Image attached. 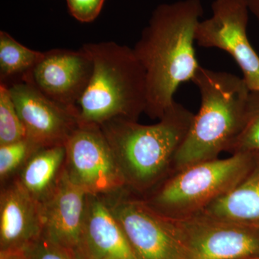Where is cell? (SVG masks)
<instances>
[{
    "instance_id": "6da1fadb",
    "label": "cell",
    "mask_w": 259,
    "mask_h": 259,
    "mask_svg": "<svg viewBox=\"0 0 259 259\" xmlns=\"http://www.w3.org/2000/svg\"><path fill=\"white\" fill-rule=\"evenodd\" d=\"M200 0H180L158 5L133 48L146 72L147 103L145 113L160 119L171 106L182 83L192 81L199 68L194 42Z\"/></svg>"
},
{
    "instance_id": "7a4b0ae2",
    "label": "cell",
    "mask_w": 259,
    "mask_h": 259,
    "mask_svg": "<svg viewBox=\"0 0 259 259\" xmlns=\"http://www.w3.org/2000/svg\"><path fill=\"white\" fill-rule=\"evenodd\" d=\"M192 81L200 93V108L175 155L172 172L231 153L259 110V93L236 75L200 66Z\"/></svg>"
},
{
    "instance_id": "3957f363",
    "label": "cell",
    "mask_w": 259,
    "mask_h": 259,
    "mask_svg": "<svg viewBox=\"0 0 259 259\" xmlns=\"http://www.w3.org/2000/svg\"><path fill=\"white\" fill-rule=\"evenodd\" d=\"M194 115L175 101L153 125L116 118L100 126L126 190L144 197L171 173L175 155L188 134Z\"/></svg>"
},
{
    "instance_id": "277c9868",
    "label": "cell",
    "mask_w": 259,
    "mask_h": 259,
    "mask_svg": "<svg viewBox=\"0 0 259 259\" xmlns=\"http://www.w3.org/2000/svg\"><path fill=\"white\" fill-rule=\"evenodd\" d=\"M93 71L78 102L79 125L100 126L112 119L138 121L147 103L146 72L133 48L114 41L82 46Z\"/></svg>"
},
{
    "instance_id": "5b68a950",
    "label": "cell",
    "mask_w": 259,
    "mask_h": 259,
    "mask_svg": "<svg viewBox=\"0 0 259 259\" xmlns=\"http://www.w3.org/2000/svg\"><path fill=\"white\" fill-rule=\"evenodd\" d=\"M255 156V151L238 152L231 157L194 163L171 172L141 197L163 217H190L236 187L253 166Z\"/></svg>"
},
{
    "instance_id": "8992f818",
    "label": "cell",
    "mask_w": 259,
    "mask_h": 259,
    "mask_svg": "<svg viewBox=\"0 0 259 259\" xmlns=\"http://www.w3.org/2000/svg\"><path fill=\"white\" fill-rule=\"evenodd\" d=\"M169 221L185 259H248L259 255V230L251 225L202 212Z\"/></svg>"
},
{
    "instance_id": "52a82bcc",
    "label": "cell",
    "mask_w": 259,
    "mask_h": 259,
    "mask_svg": "<svg viewBox=\"0 0 259 259\" xmlns=\"http://www.w3.org/2000/svg\"><path fill=\"white\" fill-rule=\"evenodd\" d=\"M139 259H185L168 218L124 189L103 196Z\"/></svg>"
},
{
    "instance_id": "ba28073f",
    "label": "cell",
    "mask_w": 259,
    "mask_h": 259,
    "mask_svg": "<svg viewBox=\"0 0 259 259\" xmlns=\"http://www.w3.org/2000/svg\"><path fill=\"white\" fill-rule=\"evenodd\" d=\"M65 146L66 176L83 192L108 196L125 189L115 156L100 126L79 125Z\"/></svg>"
},
{
    "instance_id": "9c48e42d",
    "label": "cell",
    "mask_w": 259,
    "mask_h": 259,
    "mask_svg": "<svg viewBox=\"0 0 259 259\" xmlns=\"http://www.w3.org/2000/svg\"><path fill=\"white\" fill-rule=\"evenodd\" d=\"M210 18L199 22L197 45L226 51L243 72L245 83L259 93V56L248 40V9L245 0H214Z\"/></svg>"
},
{
    "instance_id": "30bf717a",
    "label": "cell",
    "mask_w": 259,
    "mask_h": 259,
    "mask_svg": "<svg viewBox=\"0 0 259 259\" xmlns=\"http://www.w3.org/2000/svg\"><path fill=\"white\" fill-rule=\"evenodd\" d=\"M8 86L26 137L41 147L66 144L79 127L78 108L54 102L28 80H20Z\"/></svg>"
},
{
    "instance_id": "8fae6325",
    "label": "cell",
    "mask_w": 259,
    "mask_h": 259,
    "mask_svg": "<svg viewBox=\"0 0 259 259\" xmlns=\"http://www.w3.org/2000/svg\"><path fill=\"white\" fill-rule=\"evenodd\" d=\"M93 71V59L83 47L78 51L55 49L44 52L41 59L22 79L30 81L54 102L77 108Z\"/></svg>"
},
{
    "instance_id": "7c38bea8",
    "label": "cell",
    "mask_w": 259,
    "mask_h": 259,
    "mask_svg": "<svg viewBox=\"0 0 259 259\" xmlns=\"http://www.w3.org/2000/svg\"><path fill=\"white\" fill-rule=\"evenodd\" d=\"M87 193L64 171L55 193L41 204L42 236L78 259L81 250Z\"/></svg>"
},
{
    "instance_id": "4fadbf2b",
    "label": "cell",
    "mask_w": 259,
    "mask_h": 259,
    "mask_svg": "<svg viewBox=\"0 0 259 259\" xmlns=\"http://www.w3.org/2000/svg\"><path fill=\"white\" fill-rule=\"evenodd\" d=\"M78 259H139L103 196L87 194Z\"/></svg>"
},
{
    "instance_id": "5bb4252c",
    "label": "cell",
    "mask_w": 259,
    "mask_h": 259,
    "mask_svg": "<svg viewBox=\"0 0 259 259\" xmlns=\"http://www.w3.org/2000/svg\"><path fill=\"white\" fill-rule=\"evenodd\" d=\"M41 204L16 178L1 185L0 250L25 248L42 236Z\"/></svg>"
},
{
    "instance_id": "9a60e30c",
    "label": "cell",
    "mask_w": 259,
    "mask_h": 259,
    "mask_svg": "<svg viewBox=\"0 0 259 259\" xmlns=\"http://www.w3.org/2000/svg\"><path fill=\"white\" fill-rule=\"evenodd\" d=\"M66 146H47L37 150L15 178L30 196L42 204L55 193L66 164Z\"/></svg>"
},
{
    "instance_id": "2e32d148",
    "label": "cell",
    "mask_w": 259,
    "mask_h": 259,
    "mask_svg": "<svg viewBox=\"0 0 259 259\" xmlns=\"http://www.w3.org/2000/svg\"><path fill=\"white\" fill-rule=\"evenodd\" d=\"M255 152L254 163L243 180L201 212L251 226L259 223V158Z\"/></svg>"
},
{
    "instance_id": "e0dca14e",
    "label": "cell",
    "mask_w": 259,
    "mask_h": 259,
    "mask_svg": "<svg viewBox=\"0 0 259 259\" xmlns=\"http://www.w3.org/2000/svg\"><path fill=\"white\" fill-rule=\"evenodd\" d=\"M44 52L32 50L0 31V83L9 85L20 81L41 59Z\"/></svg>"
},
{
    "instance_id": "ac0fdd59",
    "label": "cell",
    "mask_w": 259,
    "mask_h": 259,
    "mask_svg": "<svg viewBox=\"0 0 259 259\" xmlns=\"http://www.w3.org/2000/svg\"><path fill=\"white\" fill-rule=\"evenodd\" d=\"M40 148L41 146L27 137L0 146L1 185L18 176L32 155Z\"/></svg>"
},
{
    "instance_id": "d6986e66",
    "label": "cell",
    "mask_w": 259,
    "mask_h": 259,
    "mask_svg": "<svg viewBox=\"0 0 259 259\" xmlns=\"http://www.w3.org/2000/svg\"><path fill=\"white\" fill-rule=\"evenodd\" d=\"M25 138V127L17 111L9 88L5 83H0V146Z\"/></svg>"
},
{
    "instance_id": "ffe728a7",
    "label": "cell",
    "mask_w": 259,
    "mask_h": 259,
    "mask_svg": "<svg viewBox=\"0 0 259 259\" xmlns=\"http://www.w3.org/2000/svg\"><path fill=\"white\" fill-rule=\"evenodd\" d=\"M27 259H76L69 252L42 236L25 247Z\"/></svg>"
},
{
    "instance_id": "44dd1931",
    "label": "cell",
    "mask_w": 259,
    "mask_h": 259,
    "mask_svg": "<svg viewBox=\"0 0 259 259\" xmlns=\"http://www.w3.org/2000/svg\"><path fill=\"white\" fill-rule=\"evenodd\" d=\"M69 13L81 23H91L101 13L105 0H66Z\"/></svg>"
},
{
    "instance_id": "7402d4cb",
    "label": "cell",
    "mask_w": 259,
    "mask_h": 259,
    "mask_svg": "<svg viewBox=\"0 0 259 259\" xmlns=\"http://www.w3.org/2000/svg\"><path fill=\"white\" fill-rule=\"evenodd\" d=\"M250 151H259V110L247 126L231 154Z\"/></svg>"
},
{
    "instance_id": "603a6c76",
    "label": "cell",
    "mask_w": 259,
    "mask_h": 259,
    "mask_svg": "<svg viewBox=\"0 0 259 259\" xmlns=\"http://www.w3.org/2000/svg\"><path fill=\"white\" fill-rule=\"evenodd\" d=\"M0 259H27L25 248L0 250Z\"/></svg>"
},
{
    "instance_id": "cb8c5ba5",
    "label": "cell",
    "mask_w": 259,
    "mask_h": 259,
    "mask_svg": "<svg viewBox=\"0 0 259 259\" xmlns=\"http://www.w3.org/2000/svg\"><path fill=\"white\" fill-rule=\"evenodd\" d=\"M249 11L251 12L259 23V0H245Z\"/></svg>"
},
{
    "instance_id": "d4e9b609",
    "label": "cell",
    "mask_w": 259,
    "mask_h": 259,
    "mask_svg": "<svg viewBox=\"0 0 259 259\" xmlns=\"http://www.w3.org/2000/svg\"><path fill=\"white\" fill-rule=\"evenodd\" d=\"M253 226H255V228H258V229L259 230V223H257V224L253 225Z\"/></svg>"
},
{
    "instance_id": "484cf974",
    "label": "cell",
    "mask_w": 259,
    "mask_h": 259,
    "mask_svg": "<svg viewBox=\"0 0 259 259\" xmlns=\"http://www.w3.org/2000/svg\"><path fill=\"white\" fill-rule=\"evenodd\" d=\"M254 259H259V258H254Z\"/></svg>"
}]
</instances>
